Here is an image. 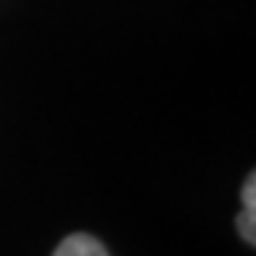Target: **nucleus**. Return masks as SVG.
I'll return each mask as SVG.
<instances>
[{"mask_svg": "<svg viewBox=\"0 0 256 256\" xmlns=\"http://www.w3.org/2000/svg\"><path fill=\"white\" fill-rule=\"evenodd\" d=\"M52 256H110V254L104 251V246L97 238L86 236V232H74L55 248Z\"/></svg>", "mask_w": 256, "mask_h": 256, "instance_id": "1", "label": "nucleus"}]
</instances>
